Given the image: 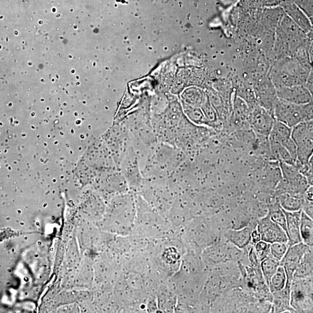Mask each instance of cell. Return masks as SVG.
<instances>
[{"mask_svg":"<svg viewBox=\"0 0 313 313\" xmlns=\"http://www.w3.org/2000/svg\"><path fill=\"white\" fill-rule=\"evenodd\" d=\"M272 116L276 120L293 128L300 122L312 120V102L297 105L278 98Z\"/></svg>","mask_w":313,"mask_h":313,"instance_id":"1","label":"cell"},{"mask_svg":"<svg viewBox=\"0 0 313 313\" xmlns=\"http://www.w3.org/2000/svg\"><path fill=\"white\" fill-rule=\"evenodd\" d=\"M312 278L293 279L290 286V304L294 311L301 312L312 310Z\"/></svg>","mask_w":313,"mask_h":313,"instance_id":"2","label":"cell"},{"mask_svg":"<svg viewBox=\"0 0 313 313\" xmlns=\"http://www.w3.org/2000/svg\"><path fill=\"white\" fill-rule=\"evenodd\" d=\"M275 119L259 105L251 110L249 124L259 138H268Z\"/></svg>","mask_w":313,"mask_h":313,"instance_id":"3","label":"cell"},{"mask_svg":"<svg viewBox=\"0 0 313 313\" xmlns=\"http://www.w3.org/2000/svg\"><path fill=\"white\" fill-rule=\"evenodd\" d=\"M312 249L303 242L289 246L283 259L280 261V265L284 268L286 275V284L291 285L293 275L300 262L307 251Z\"/></svg>","mask_w":313,"mask_h":313,"instance_id":"4","label":"cell"},{"mask_svg":"<svg viewBox=\"0 0 313 313\" xmlns=\"http://www.w3.org/2000/svg\"><path fill=\"white\" fill-rule=\"evenodd\" d=\"M257 228L261 240L268 244L288 242V238L285 231L279 224L273 222L268 215L259 220Z\"/></svg>","mask_w":313,"mask_h":313,"instance_id":"5","label":"cell"},{"mask_svg":"<svg viewBox=\"0 0 313 313\" xmlns=\"http://www.w3.org/2000/svg\"><path fill=\"white\" fill-rule=\"evenodd\" d=\"M278 98L297 105L312 102V94L304 86L279 87L276 88Z\"/></svg>","mask_w":313,"mask_h":313,"instance_id":"6","label":"cell"},{"mask_svg":"<svg viewBox=\"0 0 313 313\" xmlns=\"http://www.w3.org/2000/svg\"><path fill=\"white\" fill-rule=\"evenodd\" d=\"M283 211L286 217V235L288 238L289 245L302 242L300 233L302 210L294 212Z\"/></svg>","mask_w":313,"mask_h":313,"instance_id":"7","label":"cell"},{"mask_svg":"<svg viewBox=\"0 0 313 313\" xmlns=\"http://www.w3.org/2000/svg\"><path fill=\"white\" fill-rule=\"evenodd\" d=\"M277 196V201L279 202L282 208L289 212L302 210L305 200V194L283 193Z\"/></svg>","mask_w":313,"mask_h":313,"instance_id":"8","label":"cell"},{"mask_svg":"<svg viewBox=\"0 0 313 313\" xmlns=\"http://www.w3.org/2000/svg\"><path fill=\"white\" fill-rule=\"evenodd\" d=\"M290 286L286 284L285 288L279 292L273 293L274 295V306L275 312L294 311L290 304Z\"/></svg>","mask_w":313,"mask_h":313,"instance_id":"9","label":"cell"},{"mask_svg":"<svg viewBox=\"0 0 313 313\" xmlns=\"http://www.w3.org/2000/svg\"><path fill=\"white\" fill-rule=\"evenodd\" d=\"M312 276V249L304 255L301 262L295 270L293 279H304Z\"/></svg>","mask_w":313,"mask_h":313,"instance_id":"10","label":"cell"},{"mask_svg":"<svg viewBox=\"0 0 313 313\" xmlns=\"http://www.w3.org/2000/svg\"><path fill=\"white\" fill-rule=\"evenodd\" d=\"M253 231L252 228L249 227L237 231H230L227 232L226 237L238 247L242 248L249 244Z\"/></svg>","mask_w":313,"mask_h":313,"instance_id":"11","label":"cell"},{"mask_svg":"<svg viewBox=\"0 0 313 313\" xmlns=\"http://www.w3.org/2000/svg\"><path fill=\"white\" fill-rule=\"evenodd\" d=\"M300 233L302 241L310 248L313 246V222L312 219L302 211Z\"/></svg>","mask_w":313,"mask_h":313,"instance_id":"12","label":"cell"},{"mask_svg":"<svg viewBox=\"0 0 313 313\" xmlns=\"http://www.w3.org/2000/svg\"><path fill=\"white\" fill-rule=\"evenodd\" d=\"M291 131L292 128L275 120L268 139L280 143L282 141L291 137Z\"/></svg>","mask_w":313,"mask_h":313,"instance_id":"13","label":"cell"},{"mask_svg":"<svg viewBox=\"0 0 313 313\" xmlns=\"http://www.w3.org/2000/svg\"><path fill=\"white\" fill-rule=\"evenodd\" d=\"M273 222L279 224L286 233V221L285 215L279 202L276 201L274 203L268 206L267 214Z\"/></svg>","mask_w":313,"mask_h":313,"instance_id":"14","label":"cell"},{"mask_svg":"<svg viewBox=\"0 0 313 313\" xmlns=\"http://www.w3.org/2000/svg\"><path fill=\"white\" fill-rule=\"evenodd\" d=\"M280 266V262L272 257V256L263 260L261 262L262 274L267 285L269 284L271 278Z\"/></svg>","mask_w":313,"mask_h":313,"instance_id":"15","label":"cell"},{"mask_svg":"<svg viewBox=\"0 0 313 313\" xmlns=\"http://www.w3.org/2000/svg\"><path fill=\"white\" fill-rule=\"evenodd\" d=\"M286 275L283 266H280L275 275L271 278L268 286L272 294L280 291L285 288Z\"/></svg>","mask_w":313,"mask_h":313,"instance_id":"16","label":"cell"},{"mask_svg":"<svg viewBox=\"0 0 313 313\" xmlns=\"http://www.w3.org/2000/svg\"><path fill=\"white\" fill-rule=\"evenodd\" d=\"M288 242H275L270 245V255L272 257L281 261L289 248Z\"/></svg>","mask_w":313,"mask_h":313,"instance_id":"17","label":"cell"},{"mask_svg":"<svg viewBox=\"0 0 313 313\" xmlns=\"http://www.w3.org/2000/svg\"><path fill=\"white\" fill-rule=\"evenodd\" d=\"M270 245V244L262 240L255 244V251L259 261L262 262L263 260L271 255Z\"/></svg>","mask_w":313,"mask_h":313,"instance_id":"18","label":"cell"},{"mask_svg":"<svg viewBox=\"0 0 313 313\" xmlns=\"http://www.w3.org/2000/svg\"><path fill=\"white\" fill-rule=\"evenodd\" d=\"M179 255L177 250L174 247L165 249L162 254L163 261L168 265H175L176 261L179 259Z\"/></svg>","mask_w":313,"mask_h":313,"instance_id":"19","label":"cell"},{"mask_svg":"<svg viewBox=\"0 0 313 313\" xmlns=\"http://www.w3.org/2000/svg\"><path fill=\"white\" fill-rule=\"evenodd\" d=\"M185 98L186 99L189 103L192 105H199L202 102V96L200 91L197 90L189 91Z\"/></svg>","mask_w":313,"mask_h":313,"instance_id":"20","label":"cell"},{"mask_svg":"<svg viewBox=\"0 0 313 313\" xmlns=\"http://www.w3.org/2000/svg\"><path fill=\"white\" fill-rule=\"evenodd\" d=\"M251 240L255 244L261 240V235H260L257 230H253L252 233H251Z\"/></svg>","mask_w":313,"mask_h":313,"instance_id":"21","label":"cell"}]
</instances>
